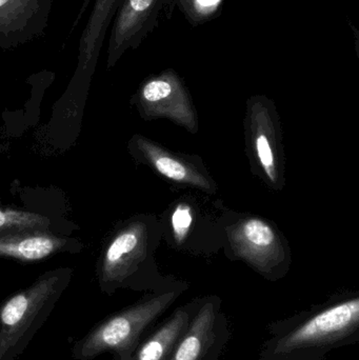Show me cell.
I'll return each mask as SVG.
<instances>
[{
	"instance_id": "6da1fadb",
	"label": "cell",
	"mask_w": 359,
	"mask_h": 360,
	"mask_svg": "<svg viewBox=\"0 0 359 360\" xmlns=\"http://www.w3.org/2000/svg\"><path fill=\"white\" fill-rule=\"evenodd\" d=\"M162 237L160 219L135 214L115 224L100 248L95 266L99 289L113 295L119 289H137L153 266Z\"/></svg>"
},
{
	"instance_id": "7a4b0ae2",
	"label": "cell",
	"mask_w": 359,
	"mask_h": 360,
	"mask_svg": "<svg viewBox=\"0 0 359 360\" xmlns=\"http://www.w3.org/2000/svg\"><path fill=\"white\" fill-rule=\"evenodd\" d=\"M73 274L70 266L46 271L0 304V360H15L22 354L69 287Z\"/></svg>"
},
{
	"instance_id": "3957f363",
	"label": "cell",
	"mask_w": 359,
	"mask_h": 360,
	"mask_svg": "<svg viewBox=\"0 0 359 360\" xmlns=\"http://www.w3.org/2000/svg\"><path fill=\"white\" fill-rule=\"evenodd\" d=\"M177 294L174 291L141 300L103 319L72 349L76 360H91L107 352L115 357L128 356L136 349L139 336L145 328L169 308Z\"/></svg>"
},
{
	"instance_id": "277c9868",
	"label": "cell",
	"mask_w": 359,
	"mask_h": 360,
	"mask_svg": "<svg viewBox=\"0 0 359 360\" xmlns=\"http://www.w3.org/2000/svg\"><path fill=\"white\" fill-rule=\"evenodd\" d=\"M249 158L257 175L274 190L285 186L284 146L275 105L263 95L247 103L244 120Z\"/></svg>"
},
{
	"instance_id": "5b68a950",
	"label": "cell",
	"mask_w": 359,
	"mask_h": 360,
	"mask_svg": "<svg viewBox=\"0 0 359 360\" xmlns=\"http://www.w3.org/2000/svg\"><path fill=\"white\" fill-rule=\"evenodd\" d=\"M131 103L147 122L166 118L192 134L200 129L191 95L174 70H166L143 80Z\"/></svg>"
},
{
	"instance_id": "8992f818",
	"label": "cell",
	"mask_w": 359,
	"mask_h": 360,
	"mask_svg": "<svg viewBox=\"0 0 359 360\" xmlns=\"http://www.w3.org/2000/svg\"><path fill=\"white\" fill-rule=\"evenodd\" d=\"M225 247L261 273H271L290 258V249L275 224L256 216L228 220Z\"/></svg>"
},
{
	"instance_id": "52a82bcc",
	"label": "cell",
	"mask_w": 359,
	"mask_h": 360,
	"mask_svg": "<svg viewBox=\"0 0 359 360\" xmlns=\"http://www.w3.org/2000/svg\"><path fill=\"white\" fill-rule=\"evenodd\" d=\"M128 151L136 164L149 167L167 181L208 195L216 193V182L198 156L175 153L141 134L131 137Z\"/></svg>"
},
{
	"instance_id": "ba28073f",
	"label": "cell",
	"mask_w": 359,
	"mask_h": 360,
	"mask_svg": "<svg viewBox=\"0 0 359 360\" xmlns=\"http://www.w3.org/2000/svg\"><path fill=\"white\" fill-rule=\"evenodd\" d=\"M177 0H122L115 15L107 46V69L111 70L129 50H136L159 25L170 18Z\"/></svg>"
},
{
	"instance_id": "9c48e42d",
	"label": "cell",
	"mask_w": 359,
	"mask_h": 360,
	"mask_svg": "<svg viewBox=\"0 0 359 360\" xmlns=\"http://www.w3.org/2000/svg\"><path fill=\"white\" fill-rule=\"evenodd\" d=\"M359 323V298L345 300L314 315L278 342L276 352L325 346L355 331Z\"/></svg>"
},
{
	"instance_id": "30bf717a",
	"label": "cell",
	"mask_w": 359,
	"mask_h": 360,
	"mask_svg": "<svg viewBox=\"0 0 359 360\" xmlns=\"http://www.w3.org/2000/svg\"><path fill=\"white\" fill-rule=\"evenodd\" d=\"M51 11L52 0H0V52L41 37Z\"/></svg>"
},
{
	"instance_id": "8fae6325",
	"label": "cell",
	"mask_w": 359,
	"mask_h": 360,
	"mask_svg": "<svg viewBox=\"0 0 359 360\" xmlns=\"http://www.w3.org/2000/svg\"><path fill=\"white\" fill-rule=\"evenodd\" d=\"M84 249L81 240L67 234L21 231L0 235V259L22 264L42 262L59 254H77Z\"/></svg>"
},
{
	"instance_id": "7c38bea8",
	"label": "cell",
	"mask_w": 359,
	"mask_h": 360,
	"mask_svg": "<svg viewBox=\"0 0 359 360\" xmlns=\"http://www.w3.org/2000/svg\"><path fill=\"white\" fill-rule=\"evenodd\" d=\"M206 215L200 212V205L195 197H179L169 207L162 218H159L162 237L168 240L173 249L192 253L202 252L200 239H202L204 248L208 250L204 245L207 241L204 235L208 234V230L204 229V224L214 220L208 221V218H204Z\"/></svg>"
},
{
	"instance_id": "4fadbf2b",
	"label": "cell",
	"mask_w": 359,
	"mask_h": 360,
	"mask_svg": "<svg viewBox=\"0 0 359 360\" xmlns=\"http://www.w3.org/2000/svg\"><path fill=\"white\" fill-rule=\"evenodd\" d=\"M122 0H96L80 38L78 68L76 76L90 79L100 54L107 29Z\"/></svg>"
},
{
	"instance_id": "5bb4252c",
	"label": "cell",
	"mask_w": 359,
	"mask_h": 360,
	"mask_svg": "<svg viewBox=\"0 0 359 360\" xmlns=\"http://www.w3.org/2000/svg\"><path fill=\"white\" fill-rule=\"evenodd\" d=\"M190 325L189 313L179 309L141 346L128 356L115 360H169Z\"/></svg>"
},
{
	"instance_id": "9a60e30c",
	"label": "cell",
	"mask_w": 359,
	"mask_h": 360,
	"mask_svg": "<svg viewBox=\"0 0 359 360\" xmlns=\"http://www.w3.org/2000/svg\"><path fill=\"white\" fill-rule=\"evenodd\" d=\"M215 323L214 304L207 302L189 325L169 360H200L210 347Z\"/></svg>"
},
{
	"instance_id": "2e32d148",
	"label": "cell",
	"mask_w": 359,
	"mask_h": 360,
	"mask_svg": "<svg viewBox=\"0 0 359 360\" xmlns=\"http://www.w3.org/2000/svg\"><path fill=\"white\" fill-rule=\"evenodd\" d=\"M21 231L65 234L60 231V222L48 214L0 205V235Z\"/></svg>"
},
{
	"instance_id": "e0dca14e",
	"label": "cell",
	"mask_w": 359,
	"mask_h": 360,
	"mask_svg": "<svg viewBox=\"0 0 359 360\" xmlns=\"http://www.w3.org/2000/svg\"><path fill=\"white\" fill-rule=\"evenodd\" d=\"M226 0H177L176 8L193 27L217 18L223 12Z\"/></svg>"
}]
</instances>
